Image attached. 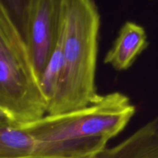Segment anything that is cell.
Masks as SVG:
<instances>
[{
	"label": "cell",
	"mask_w": 158,
	"mask_h": 158,
	"mask_svg": "<svg viewBox=\"0 0 158 158\" xmlns=\"http://www.w3.org/2000/svg\"><path fill=\"white\" fill-rule=\"evenodd\" d=\"M136 106L120 92L100 96L93 104L60 114H46L20 126L35 141V154L66 158H96L120 134Z\"/></svg>",
	"instance_id": "6da1fadb"
},
{
	"label": "cell",
	"mask_w": 158,
	"mask_h": 158,
	"mask_svg": "<svg viewBox=\"0 0 158 158\" xmlns=\"http://www.w3.org/2000/svg\"><path fill=\"white\" fill-rule=\"evenodd\" d=\"M100 14L91 0H63L61 75L47 114L81 109L100 99L96 85Z\"/></svg>",
	"instance_id": "7a4b0ae2"
},
{
	"label": "cell",
	"mask_w": 158,
	"mask_h": 158,
	"mask_svg": "<svg viewBox=\"0 0 158 158\" xmlns=\"http://www.w3.org/2000/svg\"><path fill=\"white\" fill-rule=\"evenodd\" d=\"M48 106L24 37L0 0V109L20 127L46 115Z\"/></svg>",
	"instance_id": "3957f363"
},
{
	"label": "cell",
	"mask_w": 158,
	"mask_h": 158,
	"mask_svg": "<svg viewBox=\"0 0 158 158\" xmlns=\"http://www.w3.org/2000/svg\"><path fill=\"white\" fill-rule=\"evenodd\" d=\"M18 7L13 19L24 37L40 80L61 35L63 0L23 1Z\"/></svg>",
	"instance_id": "277c9868"
},
{
	"label": "cell",
	"mask_w": 158,
	"mask_h": 158,
	"mask_svg": "<svg viewBox=\"0 0 158 158\" xmlns=\"http://www.w3.org/2000/svg\"><path fill=\"white\" fill-rule=\"evenodd\" d=\"M148 46L149 41L144 28L134 22L127 21L106 52L103 63L117 71L127 70Z\"/></svg>",
	"instance_id": "5b68a950"
},
{
	"label": "cell",
	"mask_w": 158,
	"mask_h": 158,
	"mask_svg": "<svg viewBox=\"0 0 158 158\" xmlns=\"http://www.w3.org/2000/svg\"><path fill=\"white\" fill-rule=\"evenodd\" d=\"M96 158H158V116Z\"/></svg>",
	"instance_id": "8992f818"
},
{
	"label": "cell",
	"mask_w": 158,
	"mask_h": 158,
	"mask_svg": "<svg viewBox=\"0 0 158 158\" xmlns=\"http://www.w3.org/2000/svg\"><path fill=\"white\" fill-rule=\"evenodd\" d=\"M35 141L19 126L0 127V158H13L35 154Z\"/></svg>",
	"instance_id": "52a82bcc"
},
{
	"label": "cell",
	"mask_w": 158,
	"mask_h": 158,
	"mask_svg": "<svg viewBox=\"0 0 158 158\" xmlns=\"http://www.w3.org/2000/svg\"><path fill=\"white\" fill-rule=\"evenodd\" d=\"M63 28V26H62ZM62 31L58 45L40 76V85L48 103H50L55 97L61 75L63 52H62Z\"/></svg>",
	"instance_id": "ba28073f"
},
{
	"label": "cell",
	"mask_w": 158,
	"mask_h": 158,
	"mask_svg": "<svg viewBox=\"0 0 158 158\" xmlns=\"http://www.w3.org/2000/svg\"><path fill=\"white\" fill-rule=\"evenodd\" d=\"M2 126H19V125L12 120V117L7 113L0 109V127Z\"/></svg>",
	"instance_id": "9c48e42d"
},
{
	"label": "cell",
	"mask_w": 158,
	"mask_h": 158,
	"mask_svg": "<svg viewBox=\"0 0 158 158\" xmlns=\"http://www.w3.org/2000/svg\"><path fill=\"white\" fill-rule=\"evenodd\" d=\"M13 158H66V157H54V156H47V155H41V154H30L27 156H23V157H13Z\"/></svg>",
	"instance_id": "30bf717a"
}]
</instances>
